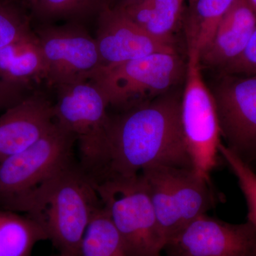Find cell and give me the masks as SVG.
Listing matches in <instances>:
<instances>
[{"label": "cell", "mask_w": 256, "mask_h": 256, "mask_svg": "<svg viewBox=\"0 0 256 256\" xmlns=\"http://www.w3.org/2000/svg\"><path fill=\"white\" fill-rule=\"evenodd\" d=\"M181 99L174 94L160 96L110 116L107 164L101 180L134 176L159 166L192 169L182 126Z\"/></svg>", "instance_id": "6da1fadb"}, {"label": "cell", "mask_w": 256, "mask_h": 256, "mask_svg": "<svg viewBox=\"0 0 256 256\" xmlns=\"http://www.w3.org/2000/svg\"><path fill=\"white\" fill-rule=\"evenodd\" d=\"M102 206L95 181L74 162L2 208L22 213L36 222L60 255L79 256L84 234Z\"/></svg>", "instance_id": "7a4b0ae2"}, {"label": "cell", "mask_w": 256, "mask_h": 256, "mask_svg": "<svg viewBox=\"0 0 256 256\" xmlns=\"http://www.w3.org/2000/svg\"><path fill=\"white\" fill-rule=\"evenodd\" d=\"M55 89L56 121L73 136L78 146L79 165L98 182L104 178L107 164L110 116L105 96L90 79Z\"/></svg>", "instance_id": "3957f363"}, {"label": "cell", "mask_w": 256, "mask_h": 256, "mask_svg": "<svg viewBox=\"0 0 256 256\" xmlns=\"http://www.w3.org/2000/svg\"><path fill=\"white\" fill-rule=\"evenodd\" d=\"M98 193L128 256H161L166 240L140 174L96 183Z\"/></svg>", "instance_id": "277c9868"}, {"label": "cell", "mask_w": 256, "mask_h": 256, "mask_svg": "<svg viewBox=\"0 0 256 256\" xmlns=\"http://www.w3.org/2000/svg\"><path fill=\"white\" fill-rule=\"evenodd\" d=\"M185 68L176 52H163L100 67L90 79L108 106L124 111L164 94L186 73Z\"/></svg>", "instance_id": "5b68a950"}, {"label": "cell", "mask_w": 256, "mask_h": 256, "mask_svg": "<svg viewBox=\"0 0 256 256\" xmlns=\"http://www.w3.org/2000/svg\"><path fill=\"white\" fill-rule=\"evenodd\" d=\"M140 174L146 182L166 244L216 204L210 180L200 178L191 168L159 166Z\"/></svg>", "instance_id": "8992f818"}, {"label": "cell", "mask_w": 256, "mask_h": 256, "mask_svg": "<svg viewBox=\"0 0 256 256\" xmlns=\"http://www.w3.org/2000/svg\"><path fill=\"white\" fill-rule=\"evenodd\" d=\"M200 50L188 45L186 84L181 99V121L192 169L210 180L218 165L222 133L212 92L202 78Z\"/></svg>", "instance_id": "52a82bcc"}, {"label": "cell", "mask_w": 256, "mask_h": 256, "mask_svg": "<svg viewBox=\"0 0 256 256\" xmlns=\"http://www.w3.org/2000/svg\"><path fill=\"white\" fill-rule=\"evenodd\" d=\"M73 136L57 124L30 148L0 162V208L28 194L74 162Z\"/></svg>", "instance_id": "ba28073f"}, {"label": "cell", "mask_w": 256, "mask_h": 256, "mask_svg": "<svg viewBox=\"0 0 256 256\" xmlns=\"http://www.w3.org/2000/svg\"><path fill=\"white\" fill-rule=\"evenodd\" d=\"M34 30L46 60L48 87L88 80L100 68L96 38L80 23L38 24Z\"/></svg>", "instance_id": "9c48e42d"}, {"label": "cell", "mask_w": 256, "mask_h": 256, "mask_svg": "<svg viewBox=\"0 0 256 256\" xmlns=\"http://www.w3.org/2000/svg\"><path fill=\"white\" fill-rule=\"evenodd\" d=\"M212 94L225 146L250 164L256 160V74L225 77Z\"/></svg>", "instance_id": "30bf717a"}, {"label": "cell", "mask_w": 256, "mask_h": 256, "mask_svg": "<svg viewBox=\"0 0 256 256\" xmlns=\"http://www.w3.org/2000/svg\"><path fill=\"white\" fill-rule=\"evenodd\" d=\"M168 256H256V228L247 222L230 224L207 214L170 238Z\"/></svg>", "instance_id": "8fae6325"}, {"label": "cell", "mask_w": 256, "mask_h": 256, "mask_svg": "<svg viewBox=\"0 0 256 256\" xmlns=\"http://www.w3.org/2000/svg\"><path fill=\"white\" fill-rule=\"evenodd\" d=\"M101 67L156 53H173V42L153 37L131 21L118 6L104 4L98 14L96 37Z\"/></svg>", "instance_id": "7c38bea8"}, {"label": "cell", "mask_w": 256, "mask_h": 256, "mask_svg": "<svg viewBox=\"0 0 256 256\" xmlns=\"http://www.w3.org/2000/svg\"><path fill=\"white\" fill-rule=\"evenodd\" d=\"M56 122L54 104L33 92L0 116V162L41 139Z\"/></svg>", "instance_id": "4fadbf2b"}, {"label": "cell", "mask_w": 256, "mask_h": 256, "mask_svg": "<svg viewBox=\"0 0 256 256\" xmlns=\"http://www.w3.org/2000/svg\"><path fill=\"white\" fill-rule=\"evenodd\" d=\"M256 28V13L246 0H236L224 15L208 46L200 52V64L224 68L242 54Z\"/></svg>", "instance_id": "5bb4252c"}, {"label": "cell", "mask_w": 256, "mask_h": 256, "mask_svg": "<svg viewBox=\"0 0 256 256\" xmlns=\"http://www.w3.org/2000/svg\"><path fill=\"white\" fill-rule=\"evenodd\" d=\"M0 78L32 90L46 84V60L35 32L0 48Z\"/></svg>", "instance_id": "9a60e30c"}, {"label": "cell", "mask_w": 256, "mask_h": 256, "mask_svg": "<svg viewBox=\"0 0 256 256\" xmlns=\"http://www.w3.org/2000/svg\"><path fill=\"white\" fill-rule=\"evenodd\" d=\"M184 0H136L118 6L131 21L153 37L173 42Z\"/></svg>", "instance_id": "2e32d148"}, {"label": "cell", "mask_w": 256, "mask_h": 256, "mask_svg": "<svg viewBox=\"0 0 256 256\" xmlns=\"http://www.w3.org/2000/svg\"><path fill=\"white\" fill-rule=\"evenodd\" d=\"M46 240L44 230L28 216L0 208V256H31L35 246Z\"/></svg>", "instance_id": "e0dca14e"}, {"label": "cell", "mask_w": 256, "mask_h": 256, "mask_svg": "<svg viewBox=\"0 0 256 256\" xmlns=\"http://www.w3.org/2000/svg\"><path fill=\"white\" fill-rule=\"evenodd\" d=\"M236 0H194L186 22L188 44L204 50L214 36L224 15Z\"/></svg>", "instance_id": "ac0fdd59"}, {"label": "cell", "mask_w": 256, "mask_h": 256, "mask_svg": "<svg viewBox=\"0 0 256 256\" xmlns=\"http://www.w3.org/2000/svg\"><path fill=\"white\" fill-rule=\"evenodd\" d=\"M79 256H128L104 206L96 210L88 226Z\"/></svg>", "instance_id": "d6986e66"}, {"label": "cell", "mask_w": 256, "mask_h": 256, "mask_svg": "<svg viewBox=\"0 0 256 256\" xmlns=\"http://www.w3.org/2000/svg\"><path fill=\"white\" fill-rule=\"evenodd\" d=\"M106 0H36L31 10L32 18L40 24H53L56 20H80L98 15Z\"/></svg>", "instance_id": "ffe728a7"}, {"label": "cell", "mask_w": 256, "mask_h": 256, "mask_svg": "<svg viewBox=\"0 0 256 256\" xmlns=\"http://www.w3.org/2000/svg\"><path fill=\"white\" fill-rule=\"evenodd\" d=\"M28 11L16 0H0V48L34 32Z\"/></svg>", "instance_id": "44dd1931"}, {"label": "cell", "mask_w": 256, "mask_h": 256, "mask_svg": "<svg viewBox=\"0 0 256 256\" xmlns=\"http://www.w3.org/2000/svg\"><path fill=\"white\" fill-rule=\"evenodd\" d=\"M220 154L238 180L246 202L247 220L256 228V172L250 164L222 142L220 146Z\"/></svg>", "instance_id": "7402d4cb"}, {"label": "cell", "mask_w": 256, "mask_h": 256, "mask_svg": "<svg viewBox=\"0 0 256 256\" xmlns=\"http://www.w3.org/2000/svg\"><path fill=\"white\" fill-rule=\"evenodd\" d=\"M230 75L250 76L256 74V28L246 48L242 54L223 68Z\"/></svg>", "instance_id": "603a6c76"}, {"label": "cell", "mask_w": 256, "mask_h": 256, "mask_svg": "<svg viewBox=\"0 0 256 256\" xmlns=\"http://www.w3.org/2000/svg\"><path fill=\"white\" fill-rule=\"evenodd\" d=\"M30 92L34 90L0 78V110H6L18 104L30 94Z\"/></svg>", "instance_id": "cb8c5ba5"}, {"label": "cell", "mask_w": 256, "mask_h": 256, "mask_svg": "<svg viewBox=\"0 0 256 256\" xmlns=\"http://www.w3.org/2000/svg\"><path fill=\"white\" fill-rule=\"evenodd\" d=\"M16 1L21 3L25 8H28L30 10V12H31V10L34 8V6L36 0H16Z\"/></svg>", "instance_id": "d4e9b609"}, {"label": "cell", "mask_w": 256, "mask_h": 256, "mask_svg": "<svg viewBox=\"0 0 256 256\" xmlns=\"http://www.w3.org/2000/svg\"><path fill=\"white\" fill-rule=\"evenodd\" d=\"M246 2L256 14V0H246Z\"/></svg>", "instance_id": "484cf974"}, {"label": "cell", "mask_w": 256, "mask_h": 256, "mask_svg": "<svg viewBox=\"0 0 256 256\" xmlns=\"http://www.w3.org/2000/svg\"><path fill=\"white\" fill-rule=\"evenodd\" d=\"M112 1V0H106V4H110ZM132 1H136V0H117L116 4H114V5L121 4V3L128 2ZM114 5H111V6H114Z\"/></svg>", "instance_id": "4316f807"}, {"label": "cell", "mask_w": 256, "mask_h": 256, "mask_svg": "<svg viewBox=\"0 0 256 256\" xmlns=\"http://www.w3.org/2000/svg\"><path fill=\"white\" fill-rule=\"evenodd\" d=\"M60 256H64L63 255H60Z\"/></svg>", "instance_id": "83f0119b"}, {"label": "cell", "mask_w": 256, "mask_h": 256, "mask_svg": "<svg viewBox=\"0 0 256 256\" xmlns=\"http://www.w3.org/2000/svg\"></svg>", "instance_id": "f1b7e54d"}]
</instances>
